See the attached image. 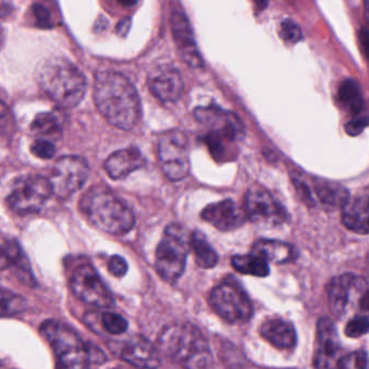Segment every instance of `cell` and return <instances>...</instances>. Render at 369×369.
I'll return each mask as SVG.
<instances>
[{"mask_svg":"<svg viewBox=\"0 0 369 369\" xmlns=\"http://www.w3.org/2000/svg\"><path fill=\"white\" fill-rule=\"evenodd\" d=\"M33 154L40 159H51L55 154V146L45 140H36L30 147Z\"/></svg>","mask_w":369,"mask_h":369,"instance_id":"cell-36","label":"cell"},{"mask_svg":"<svg viewBox=\"0 0 369 369\" xmlns=\"http://www.w3.org/2000/svg\"><path fill=\"white\" fill-rule=\"evenodd\" d=\"M201 217L204 222H209L222 232L239 228L247 220L244 209H241L232 200L210 204L202 211Z\"/></svg>","mask_w":369,"mask_h":369,"instance_id":"cell-17","label":"cell"},{"mask_svg":"<svg viewBox=\"0 0 369 369\" xmlns=\"http://www.w3.org/2000/svg\"><path fill=\"white\" fill-rule=\"evenodd\" d=\"M191 249L195 254V263L204 269L215 267L218 261L217 254L201 232H193L191 237Z\"/></svg>","mask_w":369,"mask_h":369,"instance_id":"cell-24","label":"cell"},{"mask_svg":"<svg viewBox=\"0 0 369 369\" xmlns=\"http://www.w3.org/2000/svg\"><path fill=\"white\" fill-rule=\"evenodd\" d=\"M344 356L335 325L331 319L323 317L317 323L315 365L319 369H338Z\"/></svg>","mask_w":369,"mask_h":369,"instance_id":"cell-15","label":"cell"},{"mask_svg":"<svg viewBox=\"0 0 369 369\" xmlns=\"http://www.w3.org/2000/svg\"><path fill=\"white\" fill-rule=\"evenodd\" d=\"M159 353L189 369H206L212 362L209 344L201 331L189 324L166 327L158 340Z\"/></svg>","mask_w":369,"mask_h":369,"instance_id":"cell-4","label":"cell"},{"mask_svg":"<svg viewBox=\"0 0 369 369\" xmlns=\"http://www.w3.org/2000/svg\"><path fill=\"white\" fill-rule=\"evenodd\" d=\"M14 120L9 107L0 101V135L9 137L13 134Z\"/></svg>","mask_w":369,"mask_h":369,"instance_id":"cell-35","label":"cell"},{"mask_svg":"<svg viewBox=\"0 0 369 369\" xmlns=\"http://www.w3.org/2000/svg\"><path fill=\"white\" fill-rule=\"evenodd\" d=\"M145 158L135 147L113 152L105 162V170L113 179H123L145 166Z\"/></svg>","mask_w":369,"mask_h":369,"instance_id":"cell-20","label":"cell"},{"mask_svg":"<svg viewBox=\"0 0 369 369\" xmlns=\"http://www.w3.org/2000/svg\"><path fill=\"white\" fill-rule=\"evenodd\" d=\"M191 251V237L181 225L166 227L156 253V270L159 276L174 283L183 276L187 255Z\"/></svg>","mask_w":369,"mask_h":369,"instance_id":"cell-8","label":"cell"},{"mask_svg":"<svg viewBox=\"0 0 369 369\" xmlns=\"http://www.w3.org/2000/svg\"><path fill=\"white\" fill-rule=\"evenodd\" d=\"M159 161L166 176L173 181L187 177L191 171L188 140L178 131L168 132L159 142Z\"/></svg>","mask_w":369,"mask_h":369,"instance_id":"cell-11","label":"cell"},{"mask_svg":"<svg viewBox=\"0 0 369 369\" xmlns=\"http://www.w3.org/2000/svg\"><path fill=\"white\" fill-rule=\"evenodd\" d=\"M254 5L256 6L257 9L263 10L267 8L268 0H251Z\"/></svg>","mask_w":369,"mask_h":369,"instance_id":"cell-41","label":"cell"},{"mask_svg":"<svg viewBox=\"0 0 369 369\" xmlns=\"http://www.w3.org/2000/svg\"><path fill=\"white\" fill-rule=\"evenodd\" d=\"M173 38L178 49L179 55L187 65L193 68H200L203 66L201 55L195 45L193 28L186 16L181 12H174L171 18Z\"/></svg>","mask_w":369,"mask_h":369,"instance_id":"cell-16","label":"cell"},{"mask_svg":"<svg viewBox=\"0 0 369 369\" xmlns=\"http://www.w3.org/2000/svg\"><path fill=\"white\" fill-rule=\"evenodd\" d=\"M21 259L22 251L18 242L0 234V270L18 265Z\"/></svg>","mask_w":369,"mask_h":369,"instance_id":"cell-28","label":"cell"},{"mask_svg":"<svg viewBox=\"0 0 369 369\" xmlns=\"http://www.w3.org/2000/svg\"><path fill=\"white\" fill-rule=\"evenodd\" d=\"M36 77L43 92L63 108L77 106L86 94L84 74L67 59H45L37 68Z\"/></svg>","mask_w":369,"mask_h":369,"instance_id":"cell-2","label":"cell"},{"mask_svg":"<svg viewBox=\"0 0 369 369\" xmlns=\"http://www.w3.org/2000/svg\"><path fill=\"white\" fill-rule=\"evenodd\" d=\"M195 117L210 129L204 140L212 156L220 160L230 158L228 150L244 135L240 119L234 113L213 106L199 107L195 110Z\"/></svg>","mask_w":369,"mask_h":369,"instance_id":"cell-5","label":"cell"},{"mask_svg":"<svg viewBox=\"0 0 369 369\" xmlns=\"http://www.w3.org/2000/svg\"><path fill=\"white\" fill-rule=\"evenodd\" d=\"M131 18H125L118 23V26H117V33L120 36H125V35L129 33L130 28H131Z\"/></svg>","mask_w":369,"mask_h":369,"instance_id":"cell-39","label":"cell"},{"mask_svg":"<svg viewBox=\"0 0 369 369\" xmlns=\"http://www.w3.org/2000/svg\"><path fill=\"white\" fill-rule=\"evenodd\" d=\"M329 302L331 312L339 319H369V282L353 274L338 276L329 284Z\"/></svg>","mask_w":369,"mask_h":369,"instance_id":"cell-6","label":"cell"},{"mask_svg":"<svg viewBox=\"0 0 369 369\" xmlns=\"http://www.w3.org/2000/svg\"><path fill=\"white\" fill-rule=\"evenodd\" d=\"M108 270L113 276L123 278L127 271V263L123 257L115 255L108 261Z\"/></svg>","mask_w":369,"mask_h":369,"instance_id":"cell-37","label":"cell"},{"mask_svg":"<svg viewBox=\"0 0 369 369\" xmlns=\"http://www.w3.org/2000/svg\"><path fill=\"white\" fill-rule=\"evenodd\" d=\"M342 222L356 234H369V195L348 200L342 206Z\"/></svg>","mask_w":369,"mask_h":369,"instance_id":"cell-22","label":"cell"},{"mask_svg":"<svg viewBox=\"0 0 369 369\" xmlns=\"http://www.w3.org/2000/svg\"><path fill=\"white\" fill-rule=\"evenodd\" d=\"M259 333L263 339L267 340L278 349H292L297 342V334L294 325L281 317L266 319L261 325Z\"/></svg>","mask_w":369,"mask_h":369,"instance_id":"cell-21","label":"cell"},{"mask_svg":"<svg viewBox=\"0 0 369 369\" xmlns=\"http://www.w3.org/2000/svg\"><path fill=\"white\" fill-rule=\"evenodd\" d=\"M120 356L125 362L137 368L157 369L160 366L158 348L142 336H134L123 342L120 348Z\"/></svg>","mask_w":369,"mask_h":369,"instance_id":"cell-19","label":"cell"},{"mask_svg":"<svg viewBox=\"0 0 369 369\" xmlns=\"http://www.w3.org/2000/svg\"><path fill=\"white\" fill-rule=\"evenodd\" d=\"M94 101L104 118L118 129H132L141 117L137 91L123 74L109 71L98 74Z\"/></svg>","mask_w":369,"mask_h":369,"instance_id":"cell-1","label":"cell"},{"mask_svg":"<svg viewBox=\"0 0 369 369\" xmlns=\"http://www.w3.org/2000/svg\"><path fill=\"white\" fill-rule=\"evenodd\" d=\"M88 353L91 363L103 364L106 361V356H105L104 352L101 351L98 348L94 347L92 344H88Z\"/></svg>","mask_w":369,"mask_h":369,"instance_id":"cell-38","label":"cell"},{"mask_svg":"<svg viewBox=\"0 0 369 369\" xmlns=\"http://www.w3.org/2000/svg\"><path fill=\"white\" fill-rule=\"evenodd\" d=\"M148 84L152 93L161 102L174 103L183 96V78L176 68H158L149 76Z\"/></svg>","mask_w":369,"mask_h":369,"instance_id":"cell-18","label":"cell"},{"mask_svg":"<svg viewBox=\"0 0 369 369\" xmlns=\"http://www.w3.org/2000/svg\"><path fill=\"white\" fill-rule=\"evenodd\" d=\"M89 172L88 161L82 157H61L55 162L49 178L53 195L63 200L72 197L84 186Z\"/></svg>","mask_w":369,"mask_h":369,"instance_id":"cell-12","label":"cell"},{"mask_svg":"<svg viewBox=\"0 0 369 369\" xmlns=\"http://www.w3.org/2000/svg\"><path fill=\"white\" fill-rule=\"evenodd\" d=\"M369 331V319L365 317H353L348 321L344 333L348 337L358 338Z\"/></svg>","mask_w":369,"mask_h":369,"instance_id":"cell-34","label":"cell"},{"mask_svg":"<svg viewBox=\"0 0 369 369\" xmlns=\"http://www.w3.org/2000/svg\"><path fill=\"white\" fill-rule=\"evenodd\" d=\"M71 288L74 294L91 306L110 308L115 304L113 294L98 272L89 265L79 266L71 278Z\"/></svg>","mask_w":369,"mask_h":369,"instance_id":"cell-13","label":"cell"},{"mask_svg":"<svg viewBox=\"0 0 369 369\" xmlns=\"http://www.w3.org/2000/svg\"><path fill=\"white\" fill-rule=\"evenodd\" d=\"M103 329L110 335H121L129 327L127 319L118 313L106 312L101 317Z\"/></svg>","mask_w":369,"mask_h":369,"instance_id":"cell-31","label":"cell"},{"mask_svg":"<svg viewBox=\"0 0 369 369\" xmlns=\"http://www.w3.org/2000/svg\"><path fill=\"white\" fill-rule=\"evenodd\" d=\"M251 254L267 263H284L296 259V251L288 243L274 240H259L251 246Z\"/></svg>","mask_w":369,"mask_h":369,"instance_id":"cell-23","label":"cell"},{"mask_svg":"<svg viewBox=\"0 0 369 369\" xmlns=\"http://www.w3.org/2000/svg\"><path fill=\"white\" fill-rule=\"evenodd\" d=\"M30 129L38 135L49 136V137H59L61 125L57 117L51 113H38L30 125Z\"/></svg>","mask_w":369,"mask_h":369,"instance_id":"cell-29","label":"cell"},{"mask_svg":"<svg viewBox=\"0 0 369 369\" xmlns=\"http://www.w3.org/2000/svg\"><path fill=\"white\" fill-rule=\"evenodd\" d=\"M118 1L123 7H133L137 4L138 0H118Z\"/></svg>","mask_w":369,"mask_h":369,"instance_id":"cell-42","label":"cell"},{"mask_svg":"<svg viewBox=\"0 0 369 369\" xmlns=\"http://www.w3.org/2000/svg\"><path fill=\"white\" fill-rule=\"evenodd\" d=\"M247 220L265 226H279L288 220L283 206L261 187H251L245 195Z\"/></svg>","mask_w":369,"mask_h":369,"instance_id":"cell-14","label":"cell"},{"mask_svg":"<svg viewBox=\"0 0 369 369\" xmlns=\"http://www.w3.org/2000/svg\"><path fill=\"white\" fill-rule=\"evenodd\" d=\"M210 306L228 323H244L251 319L253 307L244 290L232 282H224L213 288Z\"/></svg>","mask_w":369,"mask_h":369,"instance_id":"cell-10","label":"cell"},{"mask_svg":"<svg viewBox=\"0 0 369 369\" xmlns=\"http://www.w3.org/2000/svg\"><path fill=\"white\" fill-rule=\"evenodd\" d=\"M314 193L321 203L329 206H344L348 201L347 191L337 183L317 181Z\"/></svg>","mask_w":369,"mask_h":369,"instance_id":"cell-25","label":"cell"},{"mask_svg":"<svg viewBox=\"0 0 369 369\" xmlns=\"http://www.w3.org/2000/svg\"><path fill=\"white\" fill-rule=\"evenodd\" d=\"M279 34L284 41L290 43L298 42L302 38V28L292 20H285L281 23Z\"/></svg>","mask_w":369,"mask_h":369,"instance_id":"cell-33","label":"cell"},{"mask_svg":"<svg viewBox=\"0 0 369 369\" xmlns=\"http://www.w3.org/2000/svg\"><path fill=\"white\" fill-rule=\"evenodd\" d=\"M80 205L89 222L106 234L123 236L135 224L133 212L127 203L107 189H91Z\"/></svg>","mask_w":369,"mask_h":369,"instance_id":"cell-3","label":"cell"},{"mask_svg":"<svg viewBox=\"0 0 369 369\" xmlns=\"http://www.w3.org/2000/svg\"><path fill=\"white\" fill-rule=\"evenodd\" d=\"M232 263L237 271L249 276L265 278L270 272L267 261L254 254L237 255L232 259Z\"/></svg>","mask_w":369,"mask_h":369,"instance_id":"cell-26","label":"cell"},{"mask_svg":"<svg viewBox=\"0 0 369 369\" xmlns=\"http://www.w3.org/2000/svg\"><path fill=\"white\" fill-rule=\"evenodd\" d=\"M338 98L346 110L352 113H358L363 107L360 88L356 82L347 80L341 84L338 92Z\"/></svg>","mask_w":369,"mask_h":369,"instance_id":"cell-27","label":"cell"},{"mask_svg":"<svg viewBox=\"0 0 369 369\" xmlns=\"http://www.w3.org/2000/svg\"><path fill=\"white\" fill-rule=\"evenodd\" d=\"M365 10H366L367 18L369 21V0H364Z\"/></svg>","mask_w":369,"mask_h":369,"instance_id":"cell-43","label":"cell"},{"mask_svg":"<svg viewBox=\"0 0 369 369\" xmlns=\"http://www.w3.org/2000/svg\"><path fill=\"white\" fill-rule=\"evenodd\" d=\"M366 123L364 120L354 121V123H349V127H347L348 132L351 134L361 132L363 130V127L367 125Z\"/></svg>","mask_w":369,"mask_h":369,"instance_id":"cell-40","label":"cell"},{"mask_svg":"<svg viewBox=\"0 0 369 369\" xmlns=\"http://www.w3.org/2000/svg\"><path fill=\"white\" fill-rule=\"evenodd\" d=\"M28 304L21 295L0 290V317H12L25 311Z\"/></svg>","mask_w":369,"mask_h":369,"instance_id":"cell-30","label":"cell"},{"mask_svg":"<svg viewBox=\"0 0 369 369\" xmlns=\"http://www.w3.org/2000/svg\"><path fill=\"white\" fill-rule=\"evenodd\" d=\"M53 195L49 178L40 175H28L14 181L7 203L18 215H30L41 211Z\"/></svg>","mask_w":369,"mask_h":369,"instance_id":"cell-9","label":"cell"},{"mask_svg":"<svg viewBox=\"0 0 369 369\" xmlns=\"http://www.w3.org/2000/svg\"><path fill=\"white\" fill-rule=\"evenodd\" d=\"M338 369H369V358L365 352L347 354L340 361Z\"/></svg>","mask_w":369,"mask_h":369,"instance_id":"cell-32","label":"cell"},{"mask_svg":"<svg viewBox=\"0 0 369 369\" xmlns=\"http://www.w3.org/2000/svg\"><path fill=\"white\" fill-rule=\"evenodd\" d=\"M40 331L55 351L57 369H90L88 344L74 329L57 319H48Z\"/></svg>","mask_w":369,"mask_h":369,"instance_id":"cell-7","label":"cell"}]
</instances>
